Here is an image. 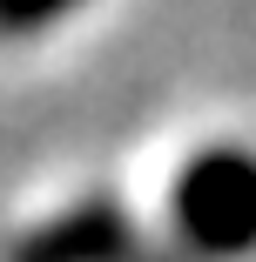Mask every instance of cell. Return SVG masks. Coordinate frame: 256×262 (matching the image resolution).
Masks as SVG:
<instances>
[{
  "label": "cell",
  "mask_w": 256,
  "mask_h": 262,
  "mask_svg": "<svg viewBox=\"0 0 256 262\" xmlns=\"http://www.w3.org/2000/svg\"><path fill=\"white\" fill-rule=\"evenodd\" d=\"M175 229L202 255H243L256 249V155L243 148H202L175 175Z\"/></svg>",
  "instance_id": "obj_1"
},
{
  "label": "cell",
  "mask_w": 256,
  "mask_h": 262,
  "mask_svg": "<svg viewBox=\"0 0 256 262\" xmlns=\"http://www.w3.org/2000/svg\"><path fill=\"white\" fill-rule=\"evenodd\" d=\"M122 215H108V208H81V215H68V222H47L27 249H21V262H115L122 255Z\"/></svg>",
  "instance_id": "obj_2"
},
{
  "label": "cell",
  "mask_w": 256,
  "mask_h": 262,
  "mask_svg": "<svg viewBox=\"0 0 256 262\" xmlns=\"http://www.w3.org/2000/svg\"><path fill=\"white\" fill-rule=\"evenodd\" d=\"M81 0H0V40H21V34H41L54 27L61 14H74Z\"/></svg>",
  "instance_id": "obj_3"
}]
</instances>
